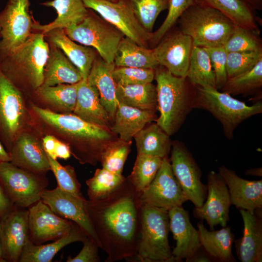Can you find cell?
<instances>
[{
    "instance_id": "obj_51",
    "label": "cell",
    "mask_w": 262,
    "mask_h": 262,
    "mask_svg": "<svg viewBox=\"0 0 262 262\" xmlns=\"http://www.w3.org/2000/svg\"><path fill=\"white\" fill-rule=\"evenodd\" d=\"M14 205L0 183V220L11 211Z\"/></svg>"
},
{
    "instance_id": "obj_21",
    "label": "cell",
    "mask_w": 262,
    "mask_h": 262,
    "mask_svg": "<svg viewBox=\"0 0 262 262\" xmlns=\"http://www.w3.org/2000/svg\"><path fill=\"white\" fill-rule=\"evenodd\" d=\"M169 229L176 241L172 250L175 262L191 257L201 246L199 234L192 224L189 213L182 207L176 206L169 211Z\"/></svg>"
},
{
    "instance_id": "obj_39",
    "label": "cell",
    "mask_w": 262,
    "mask_h": 262,
    "mask_svg": "<svg viewBox=\"0 0 262 262\" xmlns=\"http://www.w3.org/2000/svg\"><path fill=\"white\" fill-rule=\"evenodd\" d=\"M262 86V57L251 69L228 78L221 89L231 96L251 93Z\"/></svg>"
},
{
    "instance_id": "obj_6",
    "label": "cell",
    "mask_w": 262,
    "mask_h": 262,
    "mask_svg": "<svg viewBox=\"0 0 262 262\" xmlns=\"http://www.w3.org/2000/svg\"><path fill=\"white\" fill-rule=\"evenodd\" d=\"M194 108L210 112L221 124L228 139L233 138L234 131L243 122L262 113V102L252 105L236 99L232 96L210 87L195 85Z\"/></svg>"
},
{
    "instance_id": "obj_29",
    "label": "cell",
    "mask_w": 262,
    "mask_h": 262,
    "mask_svg": "<svg viewBox=\"0 0 262 262\" xmlns=\"http://www.w3.org/2000/svg\"><path fill=\"white\" fill-rule=\"evenodd\" d=\"M82 80V76L64 53L52 43L44 70L43 85L74 84Z\"/></svg>"
},
{
    "instance_id": "obj_45",
    "label": "cell",
    "mask_w": 262,
    "mask_h": 262,
    "mask_svg": "<svg viewBox=\"0 0 262 262\" xmlns=\"http://www.w3.org/2000/svg\"><path fill=\"white\" fill-rule=\"evenodd\" d=\"M194 0H170L168 14L161 26L152 33L150 47L153 48L177 22L182 13L195 3Z\"/></svg>"
},
{
    "instance_id": "obj_34",
    "label": "cell",
    "mask_w": 262,
    "mask_h": 262,
    "mask_svg": "<svg viewBox=\"0 0 262 262\" xmlns=\"http://www.w3.org/2000/svg\"><path fill=\"white\" fill-rule=\"evenodd\" d=\"M78 82L55 86L42 85L35 92L43 102L52 108L51 111L73 113L76 103Z\"/></svg>"
},
{
    "instance_id": "obj_38",
    "label": "cell",
    "mask_w": 262,
    "mask_h": 262,
    "mask_svg": "<svg viewBox=\"0 0 262 262\" xmlns=\"http://www.w3.org/2000/svg\"><path fill=\"white\" fill-rule=\"evenodd\" d=\"M163 159L154 156L137 154L134 166L127 180L139 193L143 192L154 179Z\"/></svg>"
},
{
    "instance_id": "obj_47",
    "label": "cell",
    "mask_w": 262,
    "mask_h": 262,
    "mask_svg": "<svg viewBox=\"0 0 262 262\" xmlns=\"http://www.w3.org/2000/svg\"><path fill=\"white\" fill-rule=\"evenodd\" d=\"M113 77L117 85H128L152 83L155 77V69L132 67H116Z\"/></svg>"
},
{
    "instance_id": "obj_56",
    "label": "cell",
    "mask_w": 262,
    "mask_h": 262,
    "mask_svg": "<svg viewBox=\"0 0 262 262\" xmlns=\"http://www.w3.org/2000/svg\"><path fill=\"white\" fill-rule=\"evenodd\" d=\"M0 262H4L3 258V251L0 239Z\"/></svg>"
},
{
    "instance_id": "obj_40",
    "label": "cell",
    "mask_w": 262,
    "mask_h": 262,
    "mask_svg": "<svg viewBox=\"0 0 262 262\" xmlns=\"http://www.w3.org/2000/svg\"><path fill=\"white\" fill-rule=\"evenodd\" d=\"M126 180L122 174L112 172L103 168L97 169L94 176L86 181L89 199L106 196L118 188Z\"/></svg>"
},
{
    "instance_id": "obj_49",
    "label": "cell",
    "mask_w": 262,
    "mask_h": 262,
    "mask_svg": "<svg viewBox=\"0 0 262 262\" xmlns=\"http://www.w3.org/2000/svg\"><path fill=\"white\" fill-rule=\"evenodd\" d=\"M42 144L47 154L53 159L67 160L71 156L69 146L52 135L45 136L42 138Z\"/></svg>"
},
{
    "instance_id": "obj_3",
    "label": "cell",
    "mask_w": 262,
    "mask_h": 262,
    "mask_svg": "<svg viewBox=\"0 0 262 262\" xmlns=\"http://www.w3.org/2000/svg\"><path fill=\"white\" fill-rule=\"evenodd\" d=\"M154 79L160 112L156 123L171 136L179 131L194 109L195 85L186 76H174L161 66L155 69Z\"/></svg>"
},
{
    "instance_id": "obj_26",
    "label": "cell",
    "mask_w": 262,
    "mask_h": 262,
    "mask_svg": "<svg viewBox=\"0 0 262 262\" xmlns=\"http://www.w3.org/2000/svg\"><path fill=\"white\" fill-rule=\"evenodd\" d=\"M157 118L155 111L141 110L118 102L111 131L121 139L131 141L147 124Z\"/></svg>"
},
{
    "instance_id": "obj_17",
    "label": "cell",
    "mask_w": 262,
    "mask_h": 262,
    "mask_svg": "<svg viewBox=\"0 0 262 262\" xmlns=\"http://www.w3.org/2000/svg\"><path fill=\"white\" fill-rule=\"evenodd\" d=\"M0 239L4 262H19L30 241L28 209L15 205L0 220Z\"/></svg>"
},
{
    "instance_id": "obj_35",
    "label": "cell",
    "mask_w": 262,
    "mask_h": 262,
    "mask_svg": "<svg viewBox=\"0 0 262 262\" xmlns=\"http://www.w3.org/2000/svg\"><path fill=\"white\" fill-rule=\"evenodd\" d=\"M198 5L215 9L229 17L236 26L259 30L255 11L241 0H194Z\"/></svg>"
},
{
    "instance_id": "obj_20",
    "label": "cell",
    "mask_w": 262,
    "mask_h": 262,
    "mask_svg": "<svg viewBox=\"0 0 262 262\" xmlns=\"http://www.w3.org/2000/svg\"><path fill=\"white\" fill-rule=\"evenodd\" d=\"M9 154L10 162L21 168L43 175L50 170L42 141L28 131H24L17 136Z\"/></svg>"
},
{
    "instance_id": "obj_46",
    "label": "cell",
    "mask_w": 262,
    "mask_h": 262,
    "mask_svg": "<svg viewBox=\"0 0 262 262\" xmlns=\"http://www.w3.org/2000/svg\"><path fill=\"white\" fill-rule=\"evenodd\" d=\"M262 57V50L227 52L226 71L228 78L252 68Z\"/></svg>"
},
{
    "instance_id": "obj_31",
    "label": "cell",
    "mask_w": 262,
    "mask_h": 262,
    "mask_svg": "<svg viewBox=\"0 0 262 262\" xmlns=\"http://www.w3.org/2000/svg\"><path fill=\"white\" fill-rule=\"evenodd\" d=\"M87 237L75 224L69 231L51 243L36 245L30 241L25 246L19 262H50L65 246L76 242H82Z\"/></svg>"
},
{
    "instance_id": "obj_48",
    "label": "cell",
    "mask_w": 262,
    "mask_h": 262,
    "mask_svg": "<svg viewBox=\"0 0 262 262\" xmlns=\"http://www.w3.org/2000/svg\"><path fill=\"white\" fill-rule=\"evenodd\" d=\"M203 48L208 53L211 61L215 74L216 89L221 90L228 79L226 71L227 52L223 46Z\"/></svg>"
},
{
    "instance_id": "obj_23",
    "label": "cell",
    "mask_w": 262,
    "mask_h": 262,
    "mask_svg": "<svg viewBox=\"0 0 262 262\" xmlns=\"http://www.w3.org/2000/svg\"><path fill=\"white\" fill-rule=\"evenodd\" d=\"M239 211L244 229L242 237L234 241L237 257L242 262H262V209H256L253 214L244 209Z\"/></svg>"
},
{
    "instance_id": "obj_14",
    "label": "cell",
    "mask_w": 262,
    "mask_h": 262,
    "mask_svg": "<svg viewBox=\"0 0 262 262\" xmlns=\"http://www.w3.org/2000/svg\"><path fill=\"white\" fill-rule=\"evenodd\" d=\"M142 205H148L169 211L181 206L188 201L172 171L168 158L163 159L154 179L141 193Z\"/></svg>"
},
{
    "instance_id": "obj_30",
    "label": "cell",
    "mask_w": 262,
    "mask_h": 262,
    "mask_svg": "<svg viewBox=\"0 0 262 262\" xmlns=\"http://www.w3.org/2000/svg\"><path fill=\"white\" fill-rule=\"evenodd\" d=\"M197 230L201 246L215 261L236 262L232 253V246L235 241L233 233L229 226L218 230H208L202 220L197 223Z\"/></svg>"
},
{
    "instance_id": "obj_36",
    "label": "cell",
    "mask_w": 262,
    "mask_h": 262,
    "mask_svg": "<svg viewBox=\"0 0 262 262\" xmlns=\"http://www.w3.org/2000/svg\"><path fill=\"white\" fill-rule=\"evenodd\" d=\"M118 103L144 110H157L156 85L152 83L121 85L116 84Z\"/></svg>"
},
{
    "instance_id": "obj_9",
    "label": "cell",
    "mask_w": 262,
    "mask_h": 262,
    "mask_svg": "<svg viewBox=\"0 0 262 262\" xmlns=\"http://www.w3.org/2000/svg\"><path fill=\"white\" fill-rule=\"evenodd\" d=\"M27 115L21 90L0 69V140L9 153L25 131Z\"/></svg>"
},
{
    "instance_id": "obj_4",
    "label": "cell",
    "mask_w": 262,
    "mask_h": 262,
    "mask_svg": "<svg viewBox=\"0 0 262 262\" xmlns=\"http://www.w3.org/2000/svg\"><path fill=\"white\" fill-rule=\"evenodd\" d=\"M41 32L32 33L14 50L0 54V69L18 88L35 91L43 83L49 46Z\"/></svg>"
},
{
    "instance_id": "obj_44",
    "label": "cell",
    "mask_w": 262,
    "mask_h": 262,
    "mask_svg": "<svg viewBox=\"0 0 262 262\" xmlns=\"http://www.w3.org/2000/svg\"><path fill=\"white\" fill-rule=\"evenodd\" d=\"M47 155L50 170L57 180V187L75 196L83 197L81 191V185L77 179L74 168L69 165L63 166L57 160Z\"/></svg>"
},
{
    "instance_id": "obj_41",
    "label": "cell",
    "mask_w": 262,
    "mask_h": 262,
    "mask_svg": "<svg viewBox=\"0 0 262 262\" xmlns=\"http://www.w3.org/2000/svg\"><path fill=\"white\" fill-rule=\"evenodd\" d=\"M137 19L148 32L152 33L155 21L162 11L168 9L170 0H128Z\"/></svg>"
},
{
    "instance_id": "obj_13",
    "label": "cell",
    "mask_w": 262,
    "mask_h": 262,
    "mask_svg": "<svg viewBox=\"0 0 262 262\" xmlns=\"http://www.w3.org/2000/svg\"><path fill=\"white\" fill-rule=\"evenodd\" d=\"M29 0H9L0 13V54L22 45L32 33Z\"/></svg>"
},
{
    "instance_id": "obj_16",
    "label": "cell",
    "mask_w": 262,
    "mask_h": 262,
    "mask_svg": "<svg viewBox=\"0 0 262 262\" xmlns=\"http://www.w3.org/2000/svg\"><path fill=\"white\" fill-rule=\"evenodd\" d=\"M207 180L206 201L200 207H195L193 215L201 220H205L213 230L217 225L227 226L232 204L227 185L218 173L209 172Z\"/></svg>"
},
{
    "instance_id": "obj_12",
    "label": "cell",
    "mask_w": 262,
    "mask_h": 262,
    "mask_svg": "<svg viewBox=\"0 0 262 262\" xmlns=\"http://www.w3.org/2000/svg\"><path fill=\"white\" fill-rule=\"evenodd\" d=\"M169 160L187 200H190L195 207H200L207 197V185L201 181V170L191 152L183 143L175 140L172 141Z\"/></svg>"
},
{
    "instance_id": "obj_53",
    "label": "cell",
    "mask_w": 262,
    "mask_h": 262,
    "mask_svg": "<svg viewBox=\"0 0 262 262\" xmlns=\"http://www.w3.org/2000/svg\"><path fill=\"white\" fill-rule=\"evenodd\" d=\"M10 161V155L0 140V164Z\"/></svg>"
},
{
    "instance_id": "obj_5",
    "label": "cell",
    "mask_w": 262,
    "mask_h": 262,
    "mask_svg": "<svg viewBox=\"0 0 262 262\" xmlns=\"http://www.w3.org/2000/svg\"><path fill=\"white\" fill-rule=\"evenodd\" d=\"M180 30L192 39L194 46H223L235 25L220 11L195 3L180 16L177 22Z\"/></svg>"
},
{
    "instance_id": "obj_43",
    "label": "cell",
    "mask_w": 262,
    "mask_h": 262,
    "mask_svg": "<svg viewBox=\"0 0 262 262\" xmlns=\"http://www.w3.org/2000/svg\"><path fill=\"white\" fill-rule=\"evenodd\" d=\"M131 141L117 138L105 149L100 163L102 168L112 172L122 174L123 167L131 151Z\"/></svg>"
},
{
    "instance_id": "obj_25",
    "label": "cell",
    "mask_w": 262,
    "mask_h": 262,
    "mask_svg": "<svg viewBox=\"0 0 262 262\" xmlns=\"http://www.w3.org/2000/svg\"><path fill=\"white\" fill-rule=\"evenodd\" d=\"M45 34L79 70L82 79L86 80L99 55L97 50L93 48L75 43L67 36L63 29H54Z\"/></svg>"
},
{
    "instance_id": "obj_50",
    "label": "cell",
    "mask_w": 262,
    "mask_h": 262,
    "mask_svg": "<svg viewBox=\"0 0 262 262\" xmlns=\"http://www.w3.org/2000/svg\"><path fill=\"white\" fill-rule=\"evenodd\" d=\"M83 247L80 253L75 257H67V262H99L100 261L98 253L97 244L87 237L83 241Z\"/></svg>"
},
{
    "instance_id": "obj_10",
    "label": "cell",
    "mask_w": 262,
    "mask_h": 262,
    "mask_svg": "<svg viewBox=\"0 0 262 262\" xmlns=\"http://www.w3.org/2000/svg\"><path fill=\"white\" fill-rule=\"evenodd\" d=\"M0 183L13 203L24 208L40 200L49 184L45 175L21 168L10 162L0 164Z\"/></svg>"
},
{
    "instance_id": "obj_2",
    "label": "cell",
    "mask_w": 262,
    "mask_h": 262,
    "mask_svg": "<svg viewBox=\"0 0 262 262\" xmlns=\"http://www.w3.org/2000/svg\"><path fill=\"white\" fill-rule=\"evenodd\" d=\"M32 108L43 126L69 146L71 154L81 164H97L107 147L118 137L110 129L86 122L73 113H56L37 105Z\"/></svg>"
},
{
    "instance_id": "obj_24",
    "label": "cell",
    "mask_w": 262,
    "mask_h": 262,
    "mask_svg": "<svg viewBox=\"0 0 262 262\" xmlns=\"http://www.w3.org/2000/svg\"><path fill=\"white\" fill-rule=\"evenodd\" d=\"M73 114L91 124L111 130L113 121L101 104L97 88L86 80L78 82Z\"/></svg>"
},
{
    "instance_id": "obj_28",
    "label": "cell",
    "mask_w": 262,
    "mask_h": 262,
    "mask_svg": "<svg viewBox=\"0 0 262 262\" xmlns=\"http://www.w3.org/2000/svg\"><path fill=\"white\" fill-rule=\"evenodd\" d=\"M41 4L53 7L57 13L56 19L48 24L33 23V30L44 34L54 29H65L76 25L85 18L89 12L83 0H52Z\"/></svg>"
},
{
    "instance_id": "obj_8",
    "label": "cell",
    "mask_w": 262,
    "mask_h": 262,
    "mask_svg": "<svg viewBox=\"0 0 262 262\" xmlns=\"http://www.w3.org/2000/svg\"><path fill=\"white\" fill-rule=\"evenodd\" d=\"M72 40L95 49L106 62L114 63L118 44L124 35L114 26L89 9L87 16L80 23L64 29Z\"/></svg>"
},
{
    "instance_id": "obj_11",
    "label": "cell",
    "mask_w": 262,
    "mask_h": 262,
    "mask_svg": "<svg viewBox=\"0 0 262 262\" xmlns=\"http://www.w3.org/2000/svg\"><path fill=\"white\" fill-rule=\"evenodd\" d=\"M85 6L97 12L105 21L137 45L150 48L151 33L137 19L128 0H83ZM151 49V48H150Z\"/></svg>"
},
{
    "instance_id": "obj_19",
    "label": "cell",
    "mask_w": 262,
    "mask_h": 262,
    "mask_svg": "<svg viewBox=\"0 0 262 262\" xmlns=\"http://www.w3.org/2000/svg\"><path fill=\"white\" fill-rule=\"evenodd\" d=\"M75 224L55 214L41 199L28 208L30 241L34 244L60 238Z\"/></svg>"
},
{
    "instance_id": "obj_33",
    "label": "cell",
    "mask_w": 262,
    "mask_h": 262,
    "mask_svg": "<svg viewBox=\"0 0 262 262\" xmlns=\"http://www.w3.org/2000/svg\"><path fill=\"white\" fill-rule=\"evenodd\" d=\"M137 154L168 158L172 141L156 123L144 127L133 137Z\"/></svg>"
},
{
    "instance_id": "obj_58",
    "label": "cell",
    "mask_w": 262,
    "mask_h": 262,
    "mask_svg": "<svg viewBox=\"0 0 262 262\" xmlns=\"http://www.w3.org/2000/svg\"></svg>"
},
{
    "instance_id": "obj_54",
    "label": "cell",
    "mask_w": 262,
    "mask_h": 262,
    "mask_svg": "<svg viewBox=\"0 0 262 262\" xmlns=\"http://www.w3.org/2000/svg\"><path fill=\"white\" fill-rule=\"evenodd\" d=\"M253 10H262V0H241Z\"/></svg>"
},
{
    "instance_id": "obj_7",
    "label": "cell",
    "mask_w": 262,
    "mask_h": 262,
    "mask_svg": "<svg viewBox=\"0 0 262 262\" xmlns=\"http://www.w3.org/2000/svg\"><path fill=\"white\" fill-rule=\"evenodd\" d=\"M169 230L167 211L143 205L140 236L132 262H175L168 242Z\"/></svg>"
},
{
    "instance_id": "obj_32",
    "label": "cell",
    "mask_w": 262,
    "mask_h": 262,
    "mask_svg": "<svg viewBox=\"0 0 262 262\" xmlns=\"http://www.w3.org/2000/svg\"><path fill=\"white\" fill-rule=\"evenodd\" d=\"M114 64L116 67L152 69L159 66L154 56L153 49L141 47L125 36L118 44Z\"/></svg>"
},
{
    "instance_id": "obj_27",
    "label": "cell",
    "mask_w": 262,
    "mask_h": 262,
    "mask_svg": "<svg viewBox=\"0 0 262 262\" xmlns=\"http://www.w3.org/2000/svg\"><path fill=\"white\" fill-rule=\"evenodd\" d=\"M115 66L114 63L106 62L98 55L87 79L97 88L100 101L113 121L118 105L116 83L113 77Z\"/></svg>"
},
{
    "instance_id": "obj_15",
    "label": "cell",
    "mask_w": 262,
    "mask_h": 262,
    "mask_svg": "<svg viewBox=\"0 0 262 262\" xmlns=\"http://www.w3.org/2000/svg\"><path fill=\"white\" fill-rule=\"evenodd\" d=\"M193 46L192 38L174 27L152 49L159 66L174 76L185 77Z\"/></svg>"
},
{
    "instance_id": "obj_42",
    "label": "cell",
    "mask_w": 262,
    "mask_h": 262,
    "mask_svg": "<svg viewBox=\"0 0 262 262\" xmlns=\"http://www.w3.org/2000/svg\"><path fill=\"white\" fill-rule=\"evenodd\" d=\"M260 30L236 26L223 47L227 52L262 50Z\"/></svg>"
},
{
    "instance_id": "obj_37",
    "label": "cell",
    "mask_w": 262,
    "mask_h": 262,
    "mask_svg": "<svg viewBox=\"0 0 262 262\" xmlns=\"http://www.w3.org/2000/svg\"><path fill=\"white\" fill-rule=\"evenodd\" d=\"M186 76L195 85L216 89L215 74L211 61L203 47L193 45Z\"/></svg>"
},
{
    "instance_id": "obj_57",
    "label": "cell",
    "mask_w": 262,
    "mask_h": 262,
    "mask_svg": "<svg viewBox=\"0 0 262 262\" xmlns=\"http://www.w3.org/2000/svg\"><path fill=\"white\" fill-rule=\"evenodd\" d=\"M106 0L110 1L112 2H115V1H117L118 0Z\"/></svg>"
},
{
    "instance_id": "obj_1",
    "label": "cell",
    "mask_w": 262,
    "mask_h": 262,
    "mask_svg": "<svg viewBox=\"0 0 262 262\" xmlns=\"http://www.w3.org/2000/svg\"><path fill=\"white\" fill-rule=\"evenodd\" d=\"M142 206L140 193L127 178L106 196L86 199L85 209L107 254L105 262H132L140 236Z\"/></svg>"
},
{
    "instance_id": "obj_52",
    "label": "cell",
    "mask_w": 262,
    "mask_h": 262,
    "mask_svg": "<svg viewBox=\"0 0 262 262\" xmlns=\"http://www.w3.org/2000/svg\"><path fill=\"white\" fill-rule=\"evenodd\" d=\"M215 261L201 246L196 252L190 258L186 259L187 262H209Z\"/></svg>"
},
{
    "instance_id": "obj_18",
    "label": "cell",
    "mask_w": 262,
    "mask_h": 262,
    "mask_svg": "<svg viewBox=\"0 0 262 262\" xmlns=\"http://www.w3.org/2000/svg\"><path fill=\"white\" fill-rule=\"evenodd\" d=\"M41 199L55 214L77 224L101 248L99 241L86 213L85 209L86 199L83 196H75L57 186L52 190H45Z\"/></svg>"
},
{
    "instance_id": "obj_55",
    "label": "cell",
    "mask_w": 262,
    "mask_h": 262,
    "mask_svg": "<svg viewBox=\"0 0 262 262\" xmlns=\"http://www.w3.org/2000/svg\"><path fill=\"white\" fill-rule=\"evenodd\" d=\"M246 175H250L253 176H257L259 177L262 176V168H253L247 170L246 172Z\"/></svg>"
},
{
    "instance_id": "obj_22",
    "label": "cell",
    "mask_w": 262,
    "mask_h": 262,
    "mask_svg": "<svg viewBox=\"0 0 262 262\" xmlns=\"http://www.w3.org/2000/svg\"><path fill=\"white\" fill-rule=\"evenodd\" d=\"M218 173L229 189L231 204L237 208L248 211L252 214L262 209V180H248L238 176L233 170L222 165Z\"/></svg>"
}]
</instances>
